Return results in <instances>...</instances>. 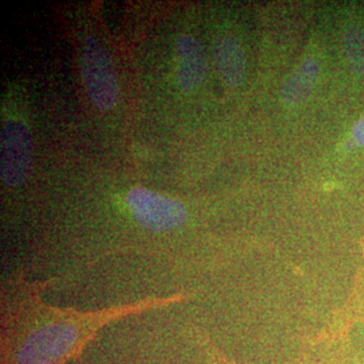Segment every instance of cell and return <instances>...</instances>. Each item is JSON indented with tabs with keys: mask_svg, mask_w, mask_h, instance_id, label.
<instances>
[{
	"mask_svg": "<svg viewBox=\"0 0 364 364\" xmlns=\"http://www.w3.org/2000/svg\"><path fill=\"white\" fill-rule=\"evenodd\" d=\"M169 301L77 312L41 302L36 291L7 299L1 311L0 364H65L78 359L85 347L109 323Z\"/></svg>",
	"mask_w": 364,
	"mask_h": 364,
	"instance_id": "6da1fadb",
	"label": "cell"
},
{
	"mask_svg": "<svg viewBox=\"0 0 364 364\" xmlns=\"http://www.w3.org/2000/svg\"><path fill=\"white\" fill-rule=\"evenodd\" d=\"M196 346L205 364H240L218 348L200 329H193ZM289 364H362L351 336L312 341L306 340L299 356Z\"/></svg>",
	"mask_w": 364,
	"mask_h": 364,
	"instance_id": "7a4b0ae2",
	"label": "cell"
},
{
	"mask_svg": "<svg viewBox=\"0 0 364 364\" xmlns=\"http://www.w3.org/2000/svg\"><path fill=\"white\" fill-rule=\"evenodd\" d=\"M81 72L87 93L95 107L109 111L119 100V80L109 53L95 38H88L81 52Z\"/></svg>",
	"mask_w": 364,
	"mask_h": 364,
	"instance_id": "3957f363",
	"label": "cell"
},
{
	"mask_svg": "<svg viewBox=\"0 0 364 364\" xmlns=\"http://www.w3.org/2000/svg\"><path fill=\"white\" fill-rule=\"evenodd\" d=\"M126 203L135 221L150 232L174 231L188 219V212L180 201L146 188H132Z\"/></svg>",
	"mask_w": 364,
	"mask_h": 364,
	"instance_id": "277c9868",
	"label": "cell"
},
{
	"mask_svg": "<svg viewBox=\"0 0 364 364\" xmlns=\"http://www.w3.org/2000/svg\"><path fill=\"white\" fill-rule=\"evenodd\" d=\"M33 144L30 131L21 120L3 123L0 135V177L10 188L22 186L30 177Z\"/></svg>",
	"mask_w": 364,
	"mask_h": 364,
	"instance_id": "5b68a950",
	"label": "cell"
},
{
	"mask_svg": "<svg viewBox=\"0 0 364 364\" xmlns=\"http://www.w3.org/2000/svg\"><path fill=\"white\" fill-rule=\"evenodd\" d=\"M176 76L182 91L198 90L207 76V57L201 43L189 34L176 42Z\"/></svg>",
	"mask_w": 364,
	"mask_h": 364,
	"instance_id": "8992f818",
	"label": "cell"
},
{
	"mask_svg": "<svg viewBox=\"0 0 364 364\" xmlns=\"http://www.w3.org/2000/svg\"><path fill=\"white\" fill-rule=\"evenodd\" d=\"M213 58L218 75L230 88L240 87L247 73L246 55L242 45L231 36H224L216 41Z\"/></svg>",
	"mask_w": 364,
	"mask_h": 364,
	"instance_id": "52a82bcc",
	"label": "cell"
},
{
	"mask_svg": "<svg viewBox=\"0 0 364 364\" xmlns=\"http://www.w3.org/2000/svg\"><path fill=\"white\" fill-rule=\"evenodd\" d=\"M320 76V63L316 57L305 58L299 68L287 78L281 100L287 107H294L309 97Z\"/></svg>",
	"mask_w": 364,
	"mask_h": 364,
	"instance_id": "ba28073f",
	"label": "cell"
},
{
	"mask_svg": "<svg viewBox=\"0 0 364 364\" xmlns=\"http://www.w3.org/2000/svg\"><path fill=\"white\" fill-rule=\"evenodd\" d=\"M344 52L352 69L364 76V30L352 26L344 34Z\"/></svg>",
	"mask_w": 364,
	"mask_h": 364,
	"instance_id": "9c48e42d",
	"label": "cell"
},
{
	"mask_svg": "<svg viewBox=\"0 0 364 364\" xmlns=\"http://www.w3.org/2000/svg\"><path fill=\"white\" fill-rule=\"evenodd\" d=\"M352 138L358 146H364V117L356 122L352 130Z\"/></svg>",
	"mask_w": 364,
	"mask_h": 364,
	"instance_id": "30bf717a",
	"label": "cell"
}]
</instances>
